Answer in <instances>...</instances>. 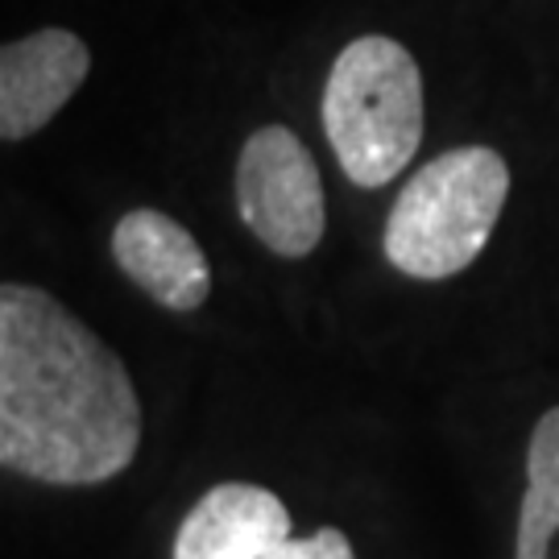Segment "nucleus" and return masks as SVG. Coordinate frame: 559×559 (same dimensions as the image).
<instances>
[{"mask_svg": "<svg viewBox=\"0 0 559 559\" xmlns=\"http://www.w3.org/2000/svg\"><path fill=\"white\" fill-rule=\"evenodd\" d=\"M141 448L124 360L50 290H0V464L59 489L120 477Z\"/></svg>", "mask_w": 559, "mask_h": 559, "instance_id": "nucleus-1", "label": "nucleus"}, {"mask_svg": "<svg viewBox=\"0 0 559 559\" xmlns=\"http://www.w3.org/2000/svg\"><path fill=\"white\" fill-rule=\"evenodd\" d=\"M510 195V166L489 145H460L415 170L399 191L381 249L390 265L419 282L464 274L489 245Z\"/></svg>", "mask_w": 559, "mask_h": 559, "instance_id": "nucleus-2", "label": "nucleus"}, {"mask_svg": "<svg viewBox=\"0 0 559 559\" xmlns=\"http://www.w3.org/2000/svg\"><path fill=\"white\" fill-rule=\"evenodd\" d=\"M323 133L357 187H385L423 141V75L394 38L365 34L336 55L323 83Z\"/></svg>", "mask_w": 559, "mask_h": 559, "instance_id": "nucleus-3", "label": "nucleus"}, {"mask_svg": "<svg viewBox=\"0 0 559 559\" xmlns=\"http://www.w3.org/2000/svg\"><path fill=\"white\" fill-rule=\"evenodd\" d=\"M237 212L245 228L278 258H307L323 240L320 166L286 124H261L237 158Z\"/></svg>", "mask_w": 559, "mask_h": 559, "instance_id": "nucleus-4", "label": "nucleus"}, {"mask_svg": "<svg viewBox=\"0 0 559 559\" xmlns=\"http://www.w3.org/2000/svg\"><path fill=\"white\" fill-rule=\"evenodd\" d=\"M92 50L71 29H38L0 50V138L25 141L83 87Z\"/></svg>", "mask_w": 559, "mask_h": 559, "instance_id": "nucleus-5", "label": "nucleus"}, {"mask_svg": "<svg viewBox=\"0 0 559 559\" xmlns=\"http://www.w3.org/2000/svg\"><path fill=\"white\" fill-rule=\"evenodd\" d=\"M112 258L124 278L138 282L150 299L175 316L200 311L212 295V265L203 245L166 212H124L112 228Z\"/></svg>", "mask_w": 559, "mask_h": 559, "instance_id": "nucleus-6", "label": "nucleus"}, {"mask_svg": "<svg viewBox=\"0 0 559 559\" xmlns=\"http://www.w3.org/2000/svg\"><path fill=\"white\" fill-rule=\"evenodd\" d=\"M290 539V514L278 493L228 480L207 489L175 535V559H265Z\"/></svg>", "mask_w": 559, "mask_h": 559, "instance_id": "nucleus-7", "label": "nucleus"}, {"mask_svg": "<svg viewBox=\"0 0 559 559\" xmlns=\"http://www.w3.org/2000/svg\"><path fill=\"white\" fill-rule=\"evenodd\" d=\"M514 559H559V406L543 411L531 431Z\"/></svg>", "mask_w": 559, "mask_h": 559, "instance_id": "nucleus-8", "label": "nucleus"}, {"mask_svg": "<svg viewBox=\"0 0 559 559\" xmlns=\"http://www.w3.org/2000/svg\"><path fill=\"white\" fill-rule=\"evenodd\" d=\"M265 559H357V551H353V543H348L344 531L320 526V531L307 535V539H295V535H290V539L278 543Z\"/></svg>", "mask_w": 559, "mask_h": 559, "instance_id": "nucleus-9", "label": "nucleus"}]
</instances>
